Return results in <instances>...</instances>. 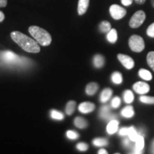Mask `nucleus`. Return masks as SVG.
Segmentation results:
<instances>
[{"label":"nucleus","mask_w":154,"mask_h":154,"mask_svg":"<svg viewBox=\"0 0 154 154\" xmlns=\"http://www.w3.org/2000/svg\"><path fill=\"white\" fill-rule=\"evenodd\" d=\"M151 153H154V140L152 142L151 146Z\"/></svg>","instance_id":"nucleus-42"},{"label":"nucleus","mask_w":154,"mask_h":154,"mask_svg":"<svg viewBox=\"0 0 154 154\" xmlns=\"http://www.w3.org/2000/svg\"><path fill=\"white\" fill-rule=\"evenodd\" d=\"M146 61H147V63L149 64V66L154 72V51H150L148 54Z\"/></svg>","instance_id":"nucleus-29"},{"label":"nucleus","mask_w":154,"mask_h":154,"mask_svg":"<svg viewBox=\"0 0 154 154\" xmlns=\"http://www.w3.org/2000/svg\"><path fill=\"white\" fill-rule=\"evenodd\" d=\"M134 1L135 2L138 4V5H143V4L146 2V0H134Z\"/></svg>","instance_id":"nucleus-39"},{"label":"nucleus","mask_w":154,"mask_h":154,"mask_svg":"<svg viewBox=\"0 0 154 154\" xmlns=\"http://www.w3.org/2000/svg\"><path fill=\"white\" fill-rule=\"evenodd\" d=\"M66 137L68 138L69 139L76 140L79 138V134L76 131H75L69 130L66 132Z\"/></svg>","instance_id":"nucleus-30"},{"label":"nucleus","mask_w":154,"mask_h":154,"mask_svg":"<svg viewBox=\"0 0 154 154\" xmlns=\"http://www.w3.org/2000/svg\"><path fill=\"white\" fill-rule=\"evenodd\" d=\"M0 59L2 62L8 65H21L26 60L25 58L19 57L10 51H5L0 53Z\"/></svg>","instance_id":"nucleus-3"},{"label":"nucleus","mask_w":154,"mask_h":154,"mask_svg":"<svg viewBox=\"0 0 154 154\" xmlns=\"http://www.w3.org/2000/svg\"><path fill=\"white\" fill-rule=\"evenodd\" d=\"M117 58H118L119 61H120L121 64L126 69H128V70H131V69H132L134 67V60L129 56L124 54H119L117 55Z\"/></svg>","instance_id":"nucleus-8"},{"label":"nucleus","mask_w":154,"mask_h":154,"mask_svg":"<svg viewBox=\"0 0 154 154\" xmlns=\"http://www.w3.org/2000/svg\"><path fill=\"white\" fill-rule=\"evenodd\" d=\"M121 4H122L124 6H126V7H128V6L131 5L134 0H121Z\"/></svg>","instance_id":"nucleus-37"},{"label":"nucleus","mask_w":154,"mask_h":154,"mask_svg":"<svg viewBox=\"0 0 154 154\" xmlns=\"http://www.w3.org/2000/svg\"><path fill=\"white\" fill-rule=\"evenodd\" d=\"M128 137L132 140L133 142L135 141V140L136 139L137 136H138L137 129L134 126H131L128 127Z\"/></svg>","instance_id":"nucleus-26"},{"label":"nucleus","mask_w":154,"mask_h":154,"mask_svg":"<svg viewBox=\"0 0 154 154\" xmlns=\"http://www.w3.org/2000/svg\"><path fill=\"white\" fill-rule=\"evenodd\" d=\"M134 145L132 146V153L134 154H140L143 153V150L144 149V145H145V142H144V137L141 136H138L136 138L134 142Z\"/></svg>","instance_id":"nucleus-10"},{"label":"nucleus","mask_w":154,"mask_h":154,"mask_svg":"<svg viewBox=\"0 0 154 154\" xmlns=\"http://www.w3.org/2000/svg\"><path fill=\"white\" fill-rule=\"evenodd\" d=\"M98 153L99 154H107L108 152L106 151V150L104 149H101L98 151Z\"/></svg>","instance_id":"nucleus-40"},{"label":"nucleus","mask_w":154,"mask_h":154,"mask_svg":"<svg viewBox=\"0 0 154 154\" xmlns=\"http://www.w3.org/2000/svg\"><path fill=\"white\" fill-rule=\"evenodd\" d=\"M99 117L102 120H104L107 122L113 119H117V115L113 114L111 112V108L109 106L105 105L101 107L99 110Z\"/></svg>","instance_id":"nucleus-7"},{"label":"nucleus","mask_w":154,"mask_h":154,"mask_svg":"<svg viewBox=\"0 0 154 154\" xmlns=\"http://www.w3.org/2000/svg\"><path fill=\"white\" fill-rule=\"evenodd\" d=\"M50 116H51V119H54V120L61 121L64 119L63 113L57 110H51V112H50Z\"/></svg>","instance_id":"nucleus-28"},{"label":"nucleus","mask_w":154,"mask_h":154,"mask_svg":"<svg viewBox=\"0 0 154 154\" xmlns=\"http://www.w3.org/2000/svg\"><path fill=\"white\" fill-rule=\"evenodd\" d=\"M128 46L131 51L136 53H140L143 51L145 43L143 38L139 35H132L128 39Z\"/></svg>","instance_id":"nucleus-4"},{"label":"nucleus","mask_w":154,"mask_h":154,"mask_svg":"<svg viewBox=\"0 0 154 154\" xmlns=\"http://www.w3.org/2000/svg\"><path fill=\"white\" fill-rule=\"evenodd\" d=\"M137 131H138V134L139 135V136H143V137H145L146 136V129L145 127H143V126L139 127V128L137 129Z\"/></svg>","instance_id":"nucleus-36"},{"label":"nucleus","mask_w":154,"mask_h":154,"mask_svg":"<svg viewBox=\"0 0 154 154\" xmlns=\"http://www.w3.org/2000/svg\"><path fill=\"white\" fill-rule=\"evenodd\" d=\"M146 34L151 38H154V22L149 26L146 30Z\"/></svg>","instance_id":"nucleus-33"},{"label":"nucleus","mask_w":154,"mask_h":154,"mask_svg":"<svg viewBox=\"0 0 154 154\" xmlns=\"http://www.w3.org/2000/svg\"><path fill=\"white\" fill-rule=\"evenodd\" d=\"M99 84L96 82H91L89 84H87L86 86L85 91L86 94L88 96H94L98 90H99Z\"/></svg>","instance_id":"nucleus-16"},{"label":"nucleus","mask_w":154,"mask_h":154,"mask_svg":"<svg viewBox=\"0 0 154 154\" xmlns=\"http://www.w3.org/2000/svg\"><path fill=\"white\" fill-rule=\"evenodd\" d=\"M121 103V100L119 96H115L114 98H113L112 100L111 101V106L113 109H117L120 106Z\"/></svg>","instance_id":"nucleus-31"},{"label":"nucleus","mask_w":154,"mask_h":154,"mask_svg":"<svg viewBox=\"0 0 154 154\" xmlns=\"http://www.w3.org/2000/svg\"><path fill=\"white\" fill-rule=\"evenodd\" d=\"M76 103L74 101H69L68 103H66V109H65L66 114L69 116L72 115L75 111V109H76Z\"/></svg>","instance_id":"nucleus-25"},{"label":"nucleus","mask_w":154,"mask_h":154,"mask_svg":"<svg viewBox=\"0 0 154 154\" xmlns=\"http://www.w3.org/2000/svg\"><path fill=\"white\" fill-rule=\"evenodd\" d=\"M146 19V13L143 11L139 10L135 12L129 21L130 27L137 29L140 27Z\"/></svg>","instance_id":"nucleus-5"},{"label":"nucleus","mask_w":154,"mask_h":154,"mask_svg":"<svg viewBox=\"0 0 154 154\" xmlns=\"http://www.w3.org/2000/svg\"><path fill=\"white\" fill-rule=\"evenodd\" d=\"M96 106L94 103L91 102H82V103H80L78 109L81 113H89L93 112L95 110Z\"/></svg>","instance_id":"nucleus-11"},{"label":"nucleus","mask_w":154,"mask_h":154,"mask_svg":"<svg viewBox=\"0 0 154 154\" xmlns=\"http://www.w3.org/2000/svg\"><path fill=\"white\" fill-rule=\"evenodd\" d=\"M109 13L111 17L115 20H119L126 16L127 11L124 7L118 5H112L109 8Z\"/></svg>","instance_id":"nucleus-6"},{"label":"nucleus","mask_w":154,"mask_h":154,"mask_svg":"<svg viewBox=\"0 0 154 154\" xmlns=\"http://www.w3.org/2000/svg\"><path fill=\"white\" fill-rule=\"evenodd\" d=\"M138 76L144 81H151L153 78L151 73L145 69H140L138 71Z\"/></svg>","instance_id":"nucleus-20"},{"label":"nucleus","mask_w":154,"mask_h":154,"mask_svg":"<svg viewBox=\"0 0 154 154\" xmlns=\"http://www.w3.org/2000/svg\"><path fill=\"white\" fill-rule=\"evenodd\" d=\"M113 94V90L110 88H105L100 94V101L101 103H105L111 99Z\"/></svg>","instance_id":"nucleus-13"},{"label":"nucleus","mask_w":154,"mask_h":154,"mask_svg":"<svg viewBox=\"0 0 154 154\" xmlns=\"http://www.w3.org/2000/svg\"><path fill=\"white\" fill-rule=\"evenodd\" d=\"M151 5L153 6V7H154V0H151Z\"/></svg>","instance_id":"nucleus-43"},{"label":"nucleus","mask_w":154,"mask_h":154,"mask_svg":"<svg viewBox=\"0 0 154 154\" xmlns=\"http://www.w3.org/2000/svg\"><path fill=\"white\" fill-rule=\"evenodd\" d=\"M76 149L80 151H86L88 149V145L84 142H81L76 145Z\"/></svg>","instance_id":"nucleus-32"},{"label":"nucleus","mask_w":154,"mask_h":154,"mask_svg":"<svg viewBox=\"0 0 154 154\" xmlns=\"http://www.w3.org/2000/svg\"><path fill=\"white\" fill-rule=\"evenodd\" d=\"M111 29V23L108 21H102L99 25V29L101 33H107Z\"/></svg>","instance_id":"nucleus-22"},{"label":"nucleus","mask_w":154,"mask_h":154,"mask_svg":"<svg viewBox=\"0 0 154 154\" xmlns=\"http://www.w3.org/2000/svg\"><path fill=\"white\" fill-rule=\"evenodd\" d=\"M132 140L130 139L129 138H125V139H124V140H123L122 143H123V146H124V147L126 148H131V143H132Z\"/></svg>","instance_id":"nucleus-35"},{"label":"nucleus","mask_w":154,"mask_h":154,"mask_svg":"<svg viewBox=\"0 0 154 154\" xmlns=\"http://www.w3.org/2000/svg\"><path fill=\"white\" fill-rule=\"evenodd\" d=\"M29 32L34 39L43 47L49 46L52 41V38L49 32L39 26H31L29 28Z\"/></svg>","instance_id":"nucleus-2"},{"label":"nucleus","mask_w":154,"mask_h":154,"mask_svg":"<svg viewBox=\"0 0 154 154\" xmlns=\"http://www.w3.org/2000/svg\"><path fill=\"white\" fill-rule=\"evenodd\" d=\"M133 89L136 94L145 95L150 91V86L144 82H138L133 85Z\"/></svg>","instance_id":"nucleus-9"},{"label":"nucleus","mask_w":154,"mask_h":154,"mask_svg":"<svg viewBox=\"0 0 154 154\" xmlns=\"http://www.w3.org/2000/svg\"><path fill=\"white\" fill-rule=\"evenodd\" d=\"M74 124L75 126L77 128H81V129H84L88 126V122L85 119L82 118V117L77 116L75 118L74 121Z\"/></svg>","instance_id":"nucleus-18"},{"label":"nucleus","mask_w":154,"mask_h":154,"mask_svg":"<svg viewBox=\"0 0 154 154\" xmlns=\"http://www.w3.org/2000/svg\"><path fill=\"white\" fill-rule=\"evenodd\" d=\"M92 143L94 146H97V147H103L109 144V141L105 138H96L93 140Z\"/></svg>","instance_id":"nucleus-24"},{"label":"nucleus","mask_w":154,"mask_h":154,"mask_svg":"<svg viewBox=\"0 0 154 154\" xmlns=\"http://www.w3.org/2000/svg\"><path fill=\"white\" fill-rule=\"evenodd\" d=\"M121 115L126 119H131L135 115V111L132 106H127L121 111Z\"/></svg>","instance_id":"nucleus-17"},{"label":"nucleus","mask_w":154,"mask_h":154,"mask_svg":"<svg viewBox=\"0 0 154 154\" xmlns=\"http://www.w3.org/2000/svg\"><path fill=\"white\" fill-rule=\"evenodd\" d=\"M7 5V0H0V7H5Z\"/></svg>","instance_id":"nucleus-38"},{"label":"nucleus","mask_w":154,"mask_h":154,"mask_svg":"<svg viewBox=\"0 0 154 154\" xmlns=\"http://www.w3.org/2000/svg\"><path fill=\"white\" fill-rule=\"evenodd\" d=\"M111 79L115 84H121L123 82V76L119 72H114L111 76Z\"/></svg>","instance_id":"nucleus-23"},{"label":"nucleus","mask_w":154,"mask_h":154,"mask_svg":"<svg viewBox=\"0 0 154 154\" xmlns=\"http://www.w3.org/2000/svg\"><path fill=\"white\" fill-rule=\"evenodd\" d=\"M119 126V123L117 119H113V120L109 121L106 126V132L110 135L114 134L115 133L118 131Z\"/></svg>","instance_id":"nucleus-12"},{"label":"nucleus","mask_w":154,"mask_h":154,"mask_svg":"<svg viewBox=\"0 0 154 154\" xmlns=\"http://www.w3.org/2000/svg\"><path fill=\"white\" fill-rule=\"evenodd\" d=\"M123 98H124L125 103L131 104L134 101V95L131 90H126L123 94Z\"/></svg>","instance_id":"nucleus-21"},{"label":"nucleus","mask_w":154,"mask_h":154,"mask_svg":"<svg viewBox=\"0 0 154 154\" xmlns=\"http://www.w3.org/2000/svg\"><path fill=\"white\" fill-rule=\"evenodd\" d=\"M105 59L101 54H96L93 58V64L95 68L101 69L104 66Z\"/></svg>","instance_id":"nucleus-15"},{"label":"nucleus","mask_w":154,"mask_h":154,"mask_svg":"<svg viewBox=\"0 0 154 154\" xmlns=\"http://www.w3.org/2000/svg\"><path fill=\"white\" fill-rule=\"evenodd\" d=\"M89 2L90 0H79L78 7H77L79 15L82 16L85 14L89 6Z\"/></svg>","instance_id":"nucleus-14"},{"label":"nucleus","mask_w":154,"mask_h":154,"mask_svg":"<svg viewBox=\"0 0 154 154\" xmlns=\"http://www.w3.org/2000/svg\"><path fill=\"white\" fill-rule=\"evenodd\" d=\"M128 127H122L119 130V135L121 136H126L128 135Z\"/></svg>","instance_id":"nucleus-34"},{"label":"nucleus","mask_w":154,"mask_h":154,"mask_svg":"<svg viewBox=\"0 0 154 154\" xmlns=\"http://www.w3.org/2000/svg\"><path fill=\"white\" fill-rule=\"evenodd\" d=\"M11 38L23 50L29 53H38L40 51L39 44L33 38L29 37L22 32L14 31L11 33Z\"/></svg>","instance_id":"nucleus-1"},{"label":"nucleus","mask_w":154,"mask_h":154,"mask_svg":"<svg viewBox=\"0 0 154 154\" xmlns=\"http://www.w3.org/2000/svg\"><path fill=\"white\" fill-rule=\"evenodd\" d=\"M5 14H4V13L2 12V11H0V23L2 22H3L4 19H5Z\"/></svg>","instance_id":"nucleus-41"},{"label":"nucleus","mask_w":154,"mask_h":154,"mask_svg":"<svg viewBox=\"0 0 154 154\" xmlns=\"http://www.w3.org/2000/svg\"><path fill=\"white\" fill-rule=\"evenodd\" d=\"M139 100L141 103L145 104H154V96L141 95L139 97Z\"/></svg>","instance_id":"nucleus-27"},{"label":"nucleus","mask_w":154,"mask_h":154,"mask_svg":"<svg viewBox=\"0 0 154 154\" xmlns=\"http://www.w3.org/2000/svg\"><path fill=\"white\" fill-rule=\"evenodd\" d=\"M106 39L111 44H114L118 39V33L116 29H111L109 32H107Z\"/></svg>","instance_id":"nucleus-19"}]
</instances>
